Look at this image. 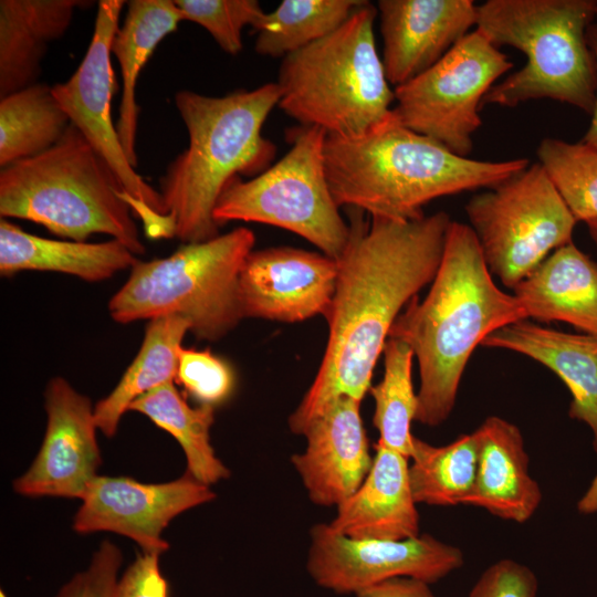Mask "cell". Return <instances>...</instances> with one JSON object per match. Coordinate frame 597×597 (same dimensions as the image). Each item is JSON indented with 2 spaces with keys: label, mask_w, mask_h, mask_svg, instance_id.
<instances>
[{
  "label": "cell",
  "mask_w": 597,
  "mask_h": 597,
  "mask_svg": "<svg viewBox=\"0 0 597 597\" xmlns=\"http://www.w3.org/2000/svg\"><path fill=\"white\" fill-rule=\"evenodd\" d=\"M138 261L134 252L115 239L100 243L60 241L0 220V273L6 276L20 271H50L100 282L132 269Z\"/></svg>",
  "instance_id": "obj_24"
},
{
  "label": "cell",
  "mask_w": 597,
  "mask_h": 597,
  "mask_svg": "<svg viewBox=\"0 0 597 597\" xmlns=\"http://www.w3.org/2000/svg\"><path fill=\"white\" fill-rule=\"evenodd\" d=\"M409 481L417 504H465L475 479L476 442L473 432L436 447L413 437Z\"/></svg>",
  "instance_id": "obj_29"
},
{
  "label": "cell",
  "mask_w": 597,
  "mask_h": 597,
  "mask_svg": "<svg viewBox=\"0 0 597 597\" xmlns=\"http://www.w3.org/2000/svg\"><path fill=\"white\" fill-rule=\"evenodd\" d=\"M324 165L338 207L407 221L437 198L493 188L524 170L525 158L483 161L462 157L406 127L390 113L354 137L326 135Z\"/></svg>",
  "instance_id": "obj_3"
},
{
  "label": "cell",
  "mask_w": 597,
  "mask_h": 597,
  "mask_svg": "<svg viewBox=\"0 0 597 597\" xmlns=\"http://www.w3.org/2000/svg\"><path fill=\"white\" fill-rule=\"evenodd\" d=\"M373 465L358 490L337 506L328 525L357 540L402 541L419 534V514L409 481V458L375 446Z\"/></svg>",
  "instance_id": "obj_19"
},
{
  "label": "cell",
  "mask_w": 597,
  "mask_h": 597,
  "mask_svg": "<svg viewBox=\"0 0 597 597\" xmlns=\"http://www.w3.org/2000/svg\"><path fill=\"white\" fill-rule=\"evenodd\" d=\"M383 354V379L369 389L375 401L373 423L381 443L410 459L415 437L410 425L418 408L411 379L415 355L407 343L392 337H388Z\"/></svg>",
  "instance_id": "obj_31"
},
{
  "label": "cell",
  "mask_w": 597,
  "mask_h": 597,
  "mask_svg": "<svg viewBox=\"0 0 597 597\" xmlns=\"http://www.w3.org/2000/svg\"><path fill=\"white\" fill-rule=\"evenodd\" d=\"M472 0H379L383 65L400 86L436 64L478 21Z\"/></svg>",
  "instance_id": "obj_17"
},
{
  "label": "cell",
  "mask_w": 597,
  "mask_h": 597,
  "mask_svg": "<svg viewBox=\"0 0 597 597\" xmlns=\"http://www.w3.org/2000/svg\"><path fill=\"white\" fill-rule=\"evenodd\" d=\"M190 323L179 315L149 321L138 354L116 387L94 406L97 429L112 438L123 415L138 397L176 380L179 350Z\"/></svg>",
  "instance_id": "obj_26"
},
{
  "label": "cell",
  "mask_w": 597,
  "mask_h": 597,
  "mask_svg": "<svg viewBox=\"0 0 597 597\" xmlns=\"http://www.w3.org/2000/svg\"><path fill=\"white\" fill-rule=\"evenodd\" d=\"M536 154L576 221L597 220V149L582 142L546 137Z\"/></svg>",
  "instance_id": "obj_32"
},
{
  "label": "cell",
  "mask_w": 597,
  "mask_h": 597,
  "mask_svg": "<svg viewBox=\"0 0 597 597\" xmlns=\"http://www.w3.org/2000/svg\"><path fill=\"white\" fill-rule=\"evenodd\" d=\"M473 434L476 472L464 505L484 509L506 521H528L541 504L542 491L530 474L521 430L503 418L491 416Z\"/></svg>",
  "instance_id": "obj_20"
},
{
  "label": "cell",
  "mask_w": 597,
  "mask_h": 597,
  "mask_svg": "<svg viewBox=\"0 0 597 597\" xmlns=\"http://www.w3.org/2000/svg\"><path fill=\"white\" fill-rule=\"evenodd\" d=\"M214 499L210 486L187 471L164 483L97 475L81 499L73 530L80 534L102 531L121 534L138 544L142 552L160 555L169 548L161 534L170 521Z\"/></svg>",
  "instance_id": "obj_14"
},
{
  "label": "cell",
  "mask_w": 597,
  "mask_h": 597,
  "mask_svg": "<svg viewBox=\"0 0 597 597\" xmlns=\"http://www.w3.org/2000/svg\"><path fill=\"white\" fill-rule=\"evenodd\" d=\"M476 10L478 30L495 46H513L527 60L490 88L481 108L551 98L591 115L597 72L587 30L596 21L597 1L488 0Z\"/></svg>",
  "instance_id": "obj_6"
},
{
  "label": "cell",
  "mask_w": 597,
  "mask_h": 597,
  "mask_svg": "<svg viewBox=\"0 0 597 597\" xmlns=\"http://www.w3.org/2000/svg\"><path fill=\"white\" fill-rule=\"evenodd\" d=\"M355 597H436L430 584L410 578L396 577L356 594Z\"/></svg>",
  "instance_id": "obj_38"
},
{
  "label": "cell",
  "mask_w": 597,
  "mask_h": 597,
  "mask_svg": "<svg viewBox=\"0 0 597 597\" xmlns=\"http://www.w3.org/2000/svg\"><path fill=\"white\" fill-rule=\"evenodd\" d=\"M513 291L527 317L597 335V262L573 242L552 252Z\"/></svg>",
  "instance_id": "obj_22"
},
{
  "label": "cell",
  "mask_w": 597,
  "mask_h": 597,
  "mask_svg": "<svg viewBox=\"0 0 597 597\" xmlns=\"http://www.w3.org/2000/svg\"><path fill=\"white\" fill-rule=\"evenodd\" d=\"M158 554L142 552L118 577L115 597H168Z\"/></svg>",
  "instance_id": "obj_37"
},
{
  "label": "cell",
  "mask_w": 597,
  "mask_h": 597,
  "mask_svg": "<svg viewBox=\"0 0 597 597\" xmlns=\"http://www.w3.org/2000/svg\"><path fill=\"white\" fill-rule=\"evenodd\" d=\"M46 429L30 468L13 481L24 496L82 499L102 463L94 407L62 377L45 389Z\"/></svg>",
  "instance_id": "obj_15"
},
{
  "label": "cell",
  "mask_w": 597,
  "mask_h": 597,
  "mask_svg": "<svg viewBox=\"0 0 597 597\" xmlns=\"http://www.w3.org/2000/svg\"><path fill=\"white\" fill-rule=\"evenodd\" d=\"M537 589L538 582L531 568L504 558L480 575L469 597H536Z\"/></svg>",
  "instance_id": "obj_36"
},
{
  "label": "cell",
  "mask_w": 597,
  "mask_h": 597,
  "mask_svg": "<svg viewBox=\"0 0 597 597\" xmlns=\"http://www.w3.org/2000/svg\"><path fill=\"white\" fill-rule=\"evenodd\" d=\"M360 404L346 396L336 399L306 427L305 450L291 457L316 505L337 507L358 490L373 465Z\"/></svg>",
  "instance_id": "obj_18"
},
{
  "label": "cell",
  "mask_w": 597,
  "mask_h": 597,
  "mask_svg": "<svg viewBox=\"0 0 597 597\" xmlns=\"http://www.w3.org/2000/svg\"><path fill=\"white\" fill-rule=\"evenodd\" d=\"M464 209L490 272L511 289L573 242L577 223L538 163L472 197Z\"/></svg>",
  "instance_id": "obj_10"
},
{
  "label": "cell",
  "mask_w": 597,
  "mask_h": 597,
  "mask_svg": "<svg viewBox=\"0 0 597 597\" xmlns=\"http://www.w3.org/2000/svg\"><path fill=\"white\" fill-rule=\"evenodd\" d=\"M526 318L516 297L494 283L471 227L452 221L429 292L406 305L389 333L407 343L418 362L415 420L430 427L444 422L475 347L496 329Z\"/></svg>",
  "instance_id": "obj_2"
},
{
  "label": "cell",
  "mask_w": 597,
  "mask_h": 597,
  "mask_svg": "<svg viewBox=\"0 0 597 597\" xmlns=\"http://www.w3.org/2000/svg\"><path fill=\"white\" fill-rule=\"evenodd\" d=\"M128 410L146 416L177 440L186 455L187 472L198 481L210 486L230 476L210 441L214 407L189 406L170 381L138 397Z\"/></svg>",
  "instance_id": "obj_27"
},
{
  "label": "cell",
  "mask_w": 597,
  "mask_h": 597,
  "mask_svg": "<svg viewBox=\"0 0 597 597\" xmlns=\"http://www.w3.org/2000/svg\"><path fill=\"white\" fill-rule=\"evenodd\" d=\"M349 209V239L337 262L335 293L327 315V345L314 377L287 423L303 436L336 399L362 401L375 365L404 307L431 283L452 220L443 211L398 221L364 219Z\"/></svg>",
  "instance_id": "obj_1"
},
{
  "label": "cell",
  "mask_w": 597,
  "mask_h": 597,
  "mask_svg": "<svg viewBox=\"0 0 597 597\" xmlns=\"http://www.w3.org/2000/svg\"><path fill=\"white\" fill-rule=\"evenodd\" d=\"M182 19L205 28L228 54L242 50L244 27L259 31L265 15L256 0H174Z\"/></svg>",
  "instance_id": "obj_33"
},
{
  "label": "cell",
  "mask_w": 597,
  "mask_h": 597,
  "mask_svg": "<svg viewBox=\"0 0 597 597\" xmlns=\"http://www.w3.org/2000/svg\"><path fill=\"white\" fill-rule=\"evenodd\" d=\"M481 345L525 355L554 371L572 394L569 417L589 427L597 452V335L565 333L523 320L491 333Z\"/></svg>",
  "instance_id": "obj_21"
},
{
  "label": "cell",
  "mask_w": 597,
  "mask_h": 597,
  "mask_svg": "<svg viewBox=\"0 0 597 597\" xmlns=\"http://www.w3.org/2000/svg\"><path fill=\"white\" fill-rule=\"evenodd\" d=\"M587 42L593 52L597 72V21H595L587 30ZM580 142L597 149V84L591 121Z\"/></svg>",
  "instance_id": "obj_39"
},
{
  "label": "cell",
  "mask_w": 597,
  "mask_h": 597,
  "mask_svg": "<svg viewBox=\"0 0 597 597\" xmlns=\"http://www.w3.org/2000/svg\"><path fill=\"white\" fill-rule=\"evenodd\" d=\"M122 563L121 548L109 541L102 542L88 566L73 575L55 597H115Z\"/></svg>",
  "instance_id": "obj_35"
},
{
  "label": "cell",
  "mask_w": 597,
  "mask_h": 597,
  "mask_svg": "<svg viewBox=\"0 0 597 597\" xmlns=\"http://www.w3.org/2000/svg\"><path fill=\"white\" fill-rule=\"evenodd\" d=\"M362 0H283L265 12L254 49L281 57L338 29L363 3Z\"/></svg>",
  "instance_id": "obj_30"
},
{
  "label": "cell",
  "mask_w": 597,
  "mask_h": 597,
  "mask_svg": "<svg viewBox=\"0 0 597 597\" xmlns=\"http://www.w3.org/2000/svg\"><path fill=\"white\" fill-rule=\"evenodd\" d=\"M290 150L252 179L232 178L221 192L213 219L259 222L291 231L337 260L349 239L347 224L326 177V133L302 126L290 135Z\"/></svg>",
  "instance_id": "obj_9"
},
{
  "label": "cell",
  "mask_w": 597,
  "mask_h": 597,
  "mask_svg": "<svg viewBox=\"0 0 597 597\" xmlns=\"http://www.w3.org/2000/svg\"><path fill=\"white\" fill-rule=\"evenodd\" d=\"M586 224L589 231V235L597 249V220L589 221Z\"/></svg>",
  "instance_id": "obj_41"
},
{
  "label": "cell",
  "mask_w": 597,
  "mask_h": 597,
  "mask_svg": "<svg viewBox=\"0 0 597 597\" xmlns=\"http://www.w3.org/2000/svg\"><path fill=\"white\" fill-rule=\"evenodd\" d=\"M463 562L460 548L429 534L402 541L357 540L320 523L311 530L306 569L320 587L356 595L396 577L431 585L460 568Z\"/></svg>",
  "instance_id": "obj_13"
},
{
  "label": "cell",
  "mask_w": 597,
  "mask_h": 597,
  "mask_svg": "<svg viewBox=\"0 0 597 597\" xmlns=\"http://www.w3.org/2000/svg\"><path fill=\"white\" fill-rule=\"evenodd\" d=\"M336 260L291 247L252 251L239 277L243 317L298 323L326 316L335 293Z\"/></svg>",
  "instance_id": "obj_16"
},
{
  "label": "cell",
  "mask_w": 597,
  "mask_h": 597,
  "mask_svg": "<svg viewBox=\"0 0 597 597\" xmlns=\"http://www.w3.org/2000/svg\"><path fill=\"white\" fill-rule=\"evenodd\" d=\"M513 63L480 30L469 32L430 69L394 88L392 112L408 128L468 157L481 103Z\"/></svg>",
  "instance_id": "obj_11"
},
{
  "label": "cell",
  "mask_w": 597,
  "mask_h": 597,
  "mask_svg": "<svg viewBox=\"0 0 597 597\" xmlns=\"http://www.w3.org/2000/svg\"><path fill=\"white\" fill-rule=\"evenodd\" d=\"M70 123L52 86L45 83L0 98V167L51 148Z\"/></svg>",
  "instance_id": "obj_28"
},
{
  "label": "cell",
  "mask_w": 597,
  "mask_h": 597,
  "mask_svg": "<svg viewBox=\"0 0 597 597\" xmlns=\"http://www.w3.org/2000/svg\"><path fill=\"white\" fill-rule=\"evenodd\" d=\"M577 509L583 514H593L597 512V474L585 494L578 501Z\"/></svg>",
  "instance_id": "obj_40"
},
{
  "label": "cell",
  "mask_w": 597,
  "mask_h": 597,
  "mask_svg": "<svg viewBox=\"0 0 597 597\" xmlns=\"http://www.w3.org/2000/svg\"><path fill=\"white\" fill-rule=\"evenodd\" d=\"M78 0L0 1V98L36 80L49 43L69 29Z\"/></svg>",
  "instance_id": "obj_23"
},
{
  "label": "cell",
  "mask_w": 597,
  "mask_h": 597,
  "mask_svg": "<svg viewBox=\"0 0 597 597\" xmlns=\"http://www.w3.org/2000/svg\"><path fill=\"white\" fill-rule=\"evenodd\" d=\"M176 381L200 405L214 407L230 397L235 377L231 366L209 349L181 347Z\"/></svg>",
  "instance_id": "obj_34"
},
{
  "label": "cell",
  "mask_w": 597,
  "mask_h": 597,
  "mask_svg": "<svg viewBox=\"0 0 597 597\" xmlns=\"http://www.w3.org/2000/svg\"><path fill=\"white\" fill-rule=\"evenodd\" d=\"M596 21H597V12H596Z\"/></svg>",
  "instance_id": "obj_42"
},
{
  "label": "cell",
  "mask_w": 597,
  "mask_h": 597,
  "mask_svg": "<svg viewBox=\"0 0 597 597\" xmlns=\"http://www.w3.org/2000/svg\"><path fill=\"white\" fill-rule=\"evenodd\" d=\"M255 235L237 228L203 242L185 243L171 255L138 261L108 302L121 324L179 315L196 338L217 342L244 318L239 277Z\"/></svg>",
  "instance_id": "obj_8"
},
{
  "label": "cell",
  "mask_w": 597,
  "mask_h": 597,
  "mask_svg": "<svg viewBox=\"0 0 597 597\" xmlns=\"http://www.w3.org/2000/svg\"><path fill=\"white\" fill-rule=\"evenodd\" d=\"M124 3L122 0L98 1L94 32L84 59L66 82L52 88L70 122L115 174L133 214L147 227L164 214L161 197L130 165L112 119L115 78L111 43L119 28Z\"/></svg>",
  "instance_id": "obj_12"
},
{
  "label": "cell",
  "mask_w": 597,
  "mask_h": 597,
  "mask_svg": "<svg viewBox=\"0 0 597 597\" xmlns=\"http://www.w3.org/2000/svg\"><path fill=\"white\" fill-rule=\"evenodd\" d=\"M377 7L364 1L335 31L281 61L277 106L326 135L366 133L392 108L395 92L376 48Z\"/></svg>",
  "instance_id": "obj_7"
},
{
  "label": "cell",
  "mask_w": 597,
  "mask_h": 597,
  "mask_svg": "<svg viewBox=\"0 0 597 597\" xmlns=\"http://www.w3.org/2000/svg\"><path fill=\"white\" fill-rule=\"evenodd\" d=\"M126 3L127 13L112 40L111 53L119 63L123 83L116 129L127 159L136 167L137 80L158 43L184 19L172 0H132Z\"/></svg>",
  "instance_id": "obj_25"
},
{
  "label": "cell",
  "mask_w": 597,
  "mask_h": 597,
  "mask_svg": "<svg viewBox=\"0 0 597 597\" xmlns=\"http://www.w3.org/2000/svg\"><path fill=\"white\" fill-rule=\"evenodd\" d=\"M0 214L72 241L105 233L145 252L118 179L72 123L51 148L1 168Z\"/></svg>",
  "instance_id": "obj_5"
},
{
  "label": "cell",
  "mask_w": 597,
  "mask_h": 597,
  "mask_svg": "<svg viewBox=\"0 0 597 597\" xmlns=\"http://www.w3.org/2000/svg\"><path fill=\"white\" fill-rule=\"evenodd\" d=\"M279 101L276 83L220 97L175 95L189 142L160 178L164 214L149 238L195 243L219 235L213 210L224 187L235 176H258L274 158L276 147L262 128Z\"/></svg>",
  "instance_id": "obj_4"
}]
</instances>
